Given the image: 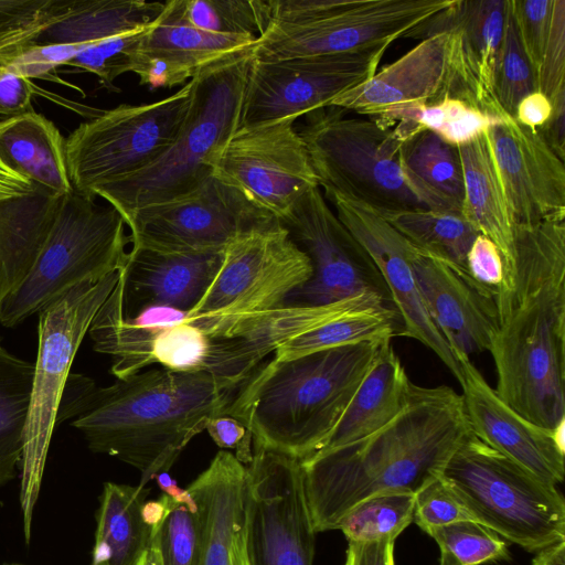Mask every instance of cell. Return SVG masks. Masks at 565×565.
I'll use <instances>...</instances> for the list:
<instances>
[{
	"instance_id": "1",
	"label": "cell",
	"mask_w": 565,
	"mask_h": 565,
	"mask_svg": "<svg viewBox=\"0 0 565 565\" xmlns=\"http://www.w3.org/2000/svg\"><path fill=\"white\" fill-rule=\"evenodd\" d=\"M495 292L490 354L498 396L547 430L565 426V216L515 225Z\"/></svg>"
},
{
	"instance_id": "2",
	"label": "cell",
	"mask_w": 565,
	"mask_h": 565,
	"mask_svg": "<svg viewBox=\"0 0 565 565\" xmlns=\"http://www.w3.org/2000/svg\"><path fill=\"white\" fill-rule=\"evenodd\" d=\"M471 434L462 395L452 387L413 384L402 412L351 444L300 460L316 532L335 530L360 502L385 493H413L441 476Z\"/></svg>"
},
{
	"instance_id": "3",
	"label": "cell",
	"mask_w": 565,
	"mask_h": 565,
	"mask_svg": "<svg viewBox=\"0 0 565 565\" xmlns=\"http://www.w3.org/2000/svg\"><path fill=\"white\" fill-rule=\"evenodd\" d=\"M238 387L207 371H141L99 387L89 377L63 396L56 425L72 419L87 447L136 468L145 484L168 471Z\"/></svg>"
},
{
	"instance_id": "4",
	"label": "cell",
	"mask_w": 565,
	"mask_h": 565,
	"mask_svg": "<svg viewBox=\"0 0 565 565\" xmlns=\"http://www.w3.org/2000/svg\"><path fill=\"white\" fill-rule=\"evenodd\" d=\"M385 340L273 358L242 383L225 415L247 428L254 445L303 460L321 446Z\"/></svg>"
},
{
	"instance_id": "5",
	"label": "cell",
	"mask_w": 565,
	"mask_h": 565,
	"mask_svg": "<svg viewBox=\"0 0 565 565\" xmlns=\"http://www.w3.org/2000/svg\"><path fill=\"white\" fill-rule=\"evenodd\" d=\"M322 109L308 114L311 116L299 135L323 195L340 194L380 213L461 212L458 203L412 171L405 153L409 140L396 127L349 116L339 107Z\"/></svg>"
},
{
	"instance_id": "6",
	"label": "cell",
	"mask_w": 565,
	"mask_h": 565,
	"mask_svg": "<svg viewBox=\"0 0 565 565\" xmlns=\"http://www.w3.org/2000/svg\"><path fill=\"white\" fill-rule=\"evenodd\" d=\"M252 50L202 70L186 119L170 148L141 171L94 192L126 220L138 209L189 194L210 174L212 157L239 128Z\"/></svg>"
},
{
	"instance_id": "7",
	"label": "cell",
	"mask_w": 565,
	"mask_h": 565,
	"mask_svg": "<svg viewBox=\"0 0 565 565\" xmlns=\"http://www.w3.org/2000/svg\"><path fill=\"white\" fill-rule=\"evenodd\" d=\"M454 0H265L258 62L335 55L390 46L415 33Z\"/></svg>"
},
{
	"instance_id": "8",
	"label": "cell",
	"mask_w": 565,
	"mask_h": 565,
	"mask_svg": "<svg viewBox=\"0 0 565 565\" xmlns=\"http://www.w3.org/2000/svg\"><path fill=\"white\" fill-rule=\"evenodd\" d=\"M126 223L108 203L74 189L61 196L49 236L30 273L0 305V324L12 328L40 313L78 284L98 281L126 263Z\"/></svg>"
},
{
	"instance_id": "9",
	"label": "cell",
	"mask_w": 565,
	"mask_h": 565,
	"mask_svg": "<svg viewBox=\"0 0 565 565\" xmlns=\"http://www.w3.org/2000/svg\"><path fill=\"white\" fill-rule=\"evenodd\" d=\"M441 477L476 522L530 552L565 539V502L546 483L470 434Z\"/></svg>"
},
{
	"instance_id": "10",
	"label": "cell",
	"mask_w": 565,
	"mask_h": 565,
	"mask_svg": "<svg viewBox=\"0 0 565 565\" xmlns=\"http://www.w3.org/2000/svg\"><path fill=\"white\" fill-rule=\"evenodd\" d=\"M119 271L83 281L39 313V347L21 461V508L26 541L63 390L89 326L115 288Z\"/></svg>"
},
{
	"instance_id": "11",
	"label": "cell",
	"mask_w": 565,
	"mask_h": 565,
	"mask_svg": "<svg viewBox=\"0 0 565 565\" xmlns=\"http://www.w3.org/2000/svg\"><path fill=\"white\" fill-rule=\"evenodd\" d=\"M193 81L150 104H122L79 124L66 138L75 191L89 198L158 160L178 137L190 109Z\"/></svg>"
},
{
	"instance_id": "12",
	"label": "cell",
	"mask_w": 565,
	"mask_h": 565,
	"mask_svg": "<svg viewBox=\"0 0 565 565\" xmlns=\"http://www.w3.org/2000/svg\"><path fill=\"white\" fill-rule=\"evenodd\" d=\"M312 276L308 255L275 220L231 243L221 268L189 322L201 329L279 308Z\"/></svg>"
},
{
	"instance_id": "13",
	"label": "cell",
	"mask_w": 565,
	"mask_h": 565,
	"mask_svg": "<svg viewBox=\"0 0 565 565\" xmlns=\"http://www.w3.org/2000/svg\"><path fill=\"white\" fill-rule=\"evenodd\" d=\"M275 220L212 173L186 195L136 210L126 225L135 247L195 254L224 252Z\"/></svg>"
},
{
	"instance_id": "14",
	"label": "cell",
	"mask_w": 565,
	"mask_h": 565,
	"mask_svg": "<svg viewBox=\"0 0 565 565\" xmlns=\"http://www.w3.org/2000/svg\"><path fill=\"white\" fill-rule=\"evenodd\" d=\"M246 468L248 565H312L317 532L300 460L253 444Z\"/></svg>"
},
{
	"instance_id": "15",
	"label": "cell",
	"mask_w": 565,
	"mask_h": 565,
	"mask_svg": "<svg viewBox=\"0 0 565 565\" xmlns=\"http://www.w3.org/2000/svg\"><path fill=\"white\" fill-rule=\"evenodd\" d=\"M280 223L312 265L311 278L281 307L324 306L363 292L376 294L394 307L380 270L331 210L320 186L310 189Z\"/></svg>"
},
{
	"instance_id": "16",
	"label": "cell",
	"mask_w": 565,
	"mask_h": 565,
	"mask_svg": "<svg viewBox=\"0 0 565 565\" xmlns=\"http://www.w3.org/2000/svg\"><path fill=\"white\" fill-rule=\"evenodd\" d=\"M387 46L274 62L253 58L239 127L298 117L328 107L377 71Z\"/></svg>"
},
{
	"instance_id": "17",
	"label": "cell",
	"mask_w": 565,
	"mask_h": 565,
	"mask_svg": "<svg viewBox=\"0 0 565 565\" xmlns=\"http://www.w3.org/2000/svg\"><path fill=\"white\" fill-rule=\"evenodd\" d=\"M294 122L282 119L239 127L210 162L215 177L279 221L310 189L319 186Z\"/></svg>"
},
{
	"instance_id": "18",
	"label": "cell",
	"mask_w": 565,
	"mask_h": 565,
	"mask_svg": "<svg viewBox=\"0 0 565 565\" xmlns=\"http://www.w3.org/2000/svg\"><path fill=\"white\" fill-rule=\"evenodd\" d=\"M323 196L333 204L340 221L380 270L402 321L403 337L415 339L431 350L460 382V366L433 323L417 286L412 260L418 247L376 210L340 194Z\"/></svg>"
},
{
	"instance_id": "19",
	"label": "cell",
	"mask_w": 565,
	"mask_h": 565,
	"mask_svg": "<svg viewBox=\"0 0 565 565\" xmlns=\"http://www.w3.org/2000/svg\"><path fill=\"white\" fill-rule=\"evenodd\" d=\"M423 35L418 44L364 83L339 95L329 106L373 118L446 97L463 100L452 33L437 30Z\"/></svg>"
},
{
	"instance_id": "20",
	"label": "cell",
	"mask_w": 565,
	"mask_h": 565,
	"mask_svg": "<svg viewBox=\"0 0 565 565\" xmlns=\"http://www.w3.org/2000/svg\"><path fill=\"white\" fill-rule=\"evenodd\" d=\"M515 225L565 216V167L540 130L504 118L484 134Z\"/></svg>"
},
{
	"instance_id": "21",
	"label": "cell",
	"mask_w": 565,
	"mask_h": 565,
	"mask_svg": "<svg viewBox=\"0 0 565 565\" xmlns=\"http://www.w3.org/2000/svg\"><path fill=\"white\" fill-rule=\"evenodd\" d=\"M462 399L471 434L546 483L564 480V428L525 419L491 387L469 356L459 354Z\"/></svg>"
},
{
	"instance_id": "22",
	"label": "cell",
	"mask_w": 565,
	"mask_h": 565,
	"mask_svg": "<svg viewBox=\"0 0 565 565\" xmlns=\"http://www.w3.org/2000/svg\"><path fill=\"white\" fill-rule=\"evenodd\" d=\"M412 265L425 308L454 356L489 352L497 326L495 292L420 248Z\"/></svg>"
},
{
	"instance_id": "23",
	"label": "cell",
	"mask_w": 565,
	"mask_h": 565,
	"mask_svg": "<svg viewBox=\"0 0 565 565\" xmlns=\"http://www.w3.org/2000/svg\"><path fill=\"white\" fill-rule=\"evenodd\" d=\"M257 38L222 35L198 30L179 14L174 0L139 35L130 72L150 89L171 88L202 70L250 50Z\"/></svg>"
},
{
	"instance_id": "24",
	"label": "cell",
	"mask_w": 565,
	"mask_h": 565,
	"mask_svg": "<svg viewBox=\"0 0 565 565\" xmlns=\"http://www.w3.org/2000/svg\"><path fill=\"white\" fill-rule=\"evenodd\" d=\"M507 13L508 0H454L450 7L417 30L420 34L437 30L452 33L463 100L499 119L509 118L500 108L494 92Z\"/></svg>"
},
{
	"instance_id": "25",
	"label": "cell",
	"mask_w": 565,
	"mask_h": 565,
	"mask_svg": "<svg viewBox=\"0 0 565 565\" xmlns=\"http://www.w3.org/2000/svg\"><path fill=\"white\" fill-rule=\"evenodd\" d=\"M223 254H173L132 246L119 270L125 315L149 305L191 311L217 275Z\"/></svg>"
},
{
	"instance_id": "26",
	"label": "cell",
	"mask_w": 565,
	"mask_h": 565,
	"mask_svg": "<svg viewBox=\"0 0 565 565\" xmlns=\"http://www.w3.org/2000/svg\"><path fill=\"white\" fill-rule=\"evenodd\" d=\"M247 468L220 450L186 488L201 520L198 565H231L234 539L245 524Z\"/></svg>"
},
{
	"instance_id": "27",
	"label": "cell",
	"mask_w": 565,
	"mask_h": 565,
	"mask_svg": "<svg viewBox=\"0 0 565 565\" xmlns=\"http://www.w3.org/2000/svg\"><path fill=\"white\" fill-rule=\"evenodd\" d=\"M413 384L391 339L385 340L334 426L312 455L351 444L384 427L406 406Z\"/></svg>"
},
{
	"instance_id": "28",
	"label": "cell",
	"mask_w": 565,
	"mask_h": 565,
	"mask_svg": "<svg viewBox=\"0 0 565 565\" xmlns=\"http://www.w3.org/2000/svg\"><path fill=\"white\" fill-rule=\"evenodd\" d=\"M65 142L56 125L35 110L0 119V161L58 195L73 190Z\"/></svg>"
},
{
	"instance_id": "29",
	"label": "cell",
	"mask_w": 565,
	"mask_h": 565,
	"mask_svg": "<svg viewBox=\"0 0 565 565\" xmlns=\"http://www.w3.org/2000/svg\"><path fill=\"white\" fill-rule=\"evenodd\" d=\"M457 148L463 178L461 214L495 244L507 271L514 264L515 223L486 135Z\"/></svg>"
},
{
	"instance_id": "30",
	"label": "cell",
	"mask_w": 565,
	"mask_h": 565,
	"mask_svg": "<svg viewBox=\"0 0 565 565\" xmlns=\"http://www.w3.org/2000/svg\"><path fill=\"white\" fill-rule=\"evenodd\" d=\"M61 196L36 186L28 195L0 202V305L34 265Z\"/></svg>"
},
{
	"instance_id": "31",
	"label": "cell",
	"mask_w": 565,
	"mask_h": 565,
	"mask_svg": "<svg viewBox=\"0 0 565 565\" xmlns=\"http://www.w3.org/2000/svg\"><path fill=\"white\" fill-rule=\"evenodd\" d=\"M164 2L142 0H63L55 21L36 45H89L142 30L162 12Z\"/></svg>"
},
{
	"instance_id": "32",
	"label": "cell",
	"mask_w": 565,
	"mask_h": 565,
	"mask_svg": "<svg viewBox=\"0 0 565 565\" xmlns=\"http://www.w3.org/2000/svg\"><path fill=\"white\" fill-rule=\"evenodd\" d=\"M149 492L141 483L104 484L96 516L93 565H137L153 534L142 514Z\"/></svg>"
},
{
	"instance_id": "33",
	"label": "cell",
	"mask_w": 565,
	"mask_h": 565,
	"mask_svg": "<svg viewBox=\"0 0 565 565\" xmlns=\"http://www.w3.org/2000/svg\"><path fill=\"white\" fill-rule=\"evenodd\" d=\"M159 330L139 328L129 322L124 312L122 285L118 278L87 333L94 350L111 358L113 375L125 379L156 363L153 342Z\"/></svg>"
},
{
	"instance_id": "34",
	"label": "cell",
	"mask_w": 565,
	"mask_h": 565,
	"mask_svg": "<svg viewBox=\"0 0 565 565\" xmlns=\"http://www.w3.org/2000/svg\"><path fill=\"white\" fill-rule=\"evenodd\" d=\"M397 335L403 337L397 311L384 302H375L292 337L273 353L276 360H288L343 344Z\"/></svg>"
},
{
	"instance_id": "35",
	"label": "cell",
	"mask_w": 565,
	"mask_h": 565,
	"mask_svg": "<svg viewBox=\"0 0 565 565\" xmlns=\"http://www.w3.org/2000/svg\"><path fill=\"white\" fill-rule=\"evenodd\" d=\"M34 363L11 353L0 337V486L21 466Z\"/></svg>"
},
{
	"instance_id": "36",
	"label": "cell",
	"mask_w": 565,
	"mask_h": 565,
	"mask_svg": "<svg viewBox=\"0 0 565 565\" xmlns=\"http://www.w3.org/2000/svg\"><path fill=\"white\" fill-rule=\"evenodd\" d=\"M381 214L418 248L468 274L467 254L479 233L461 212L416 210Z\"/></svg>"
},
{
	"instance_id": "37",
	"label": "cell",
	"mask_w": 565,
	"mask_h": 565,
	"mask_svg": "<svg viewBox=\"0 0 565 565\" xmlns=\"http://www.w3.org/2000/svg\"><path fill=\"white\" fill-rule=\"evenodd\" d=\"M377 119L385 126L397 125L413 135L429 130L454 147L469 143L501 120L454 97L435 104L405 107Z\"/></svg>"
},
{
	"instance_id": "38",
	"label": "cell",
	"mask_w": 565,
	"mask_h": 565,
	"mask_svg": "<svg viewBox=\"0 0 565 565\" xmlns=\"http://www.w3.org/2000/svg\"><path fill=\"white\" fill-rule=\"evenodd\" d=\"M414 494L395 492L371 497L348 511L335 530L349 542H394L413 522Z\"/></svg>"
},
{
	"instance_id": "39",
	"label": "cell",
	"mask_w": 565,
	"mask_h": 565,
	"mask_svg": "<svg viewBox=\"0 0 565 565\" xmlns=\"http://www.w3.org/2000/svg\"><path fill=\"white\" fill-rule=\"evenodd\" d=\"M191 26L214 34L258 38L266 26L264 0H174Z\"/></svg>"
},
{
	"instance_id": "40",
	"label": "cell",
	"mask_w": 565,
	"mask_h": 565,
	"mask_svg": "<svg viewBox=\"0 0 565 565\" xmlns=\"http://www.w3.org/2000/svg\"><path fill=\"white\" fill-rule=\"evenodd\" d=\"M405 153L408 167L419 179L461 206L463 178L457 147L423 130L407 142Z\"/></svg>"
},
{
	"instance_id": "41",
	"label": "cell",
	"mask_w": 565,
	"mask_h": 565,
	"mask_svg": "<svg viewBox=\"0 0 565 565\" xmlns=\"http://www.w3.org/2000/svg\"><path fill=\"white\" fill-rule=\"evenodd\" d=\"M63 0H0V62L13 63L58 17Z\"/></svg>"
},
{
	"instance_id": "42",
	"label": "cell",
	"mask_w": 565,
	"mask_h": 565,
	"mask_svg": "<svg viewBox=\"0 0 565 565\" xmlns=\"http://www.w3.org/2000/svg\"><path fill=\"white\" fill-rule=\"evenodd\" d=\"M426 533L439 546V565H481L509 556L504 540L476 521H458Z\"/></svg>"
},
{
	"instance_id": "43",
	"label": "cell",
	"mask_w": 565,
	"mask_h": 565,
	"mask_svg": "<svg viewBox=\"0 0 565 565\" xmlns=\"http://www.w3.org/2000/svg\"><path fill=\"white\" fill-rule=\"evenodd\" d=\"M536 90V79L521 45L508 0L504 35L498 58L494 92L502 111L514 118L520 102Z\"/></svg>"
},
{
	"instance_id": "44",
	"label": "cell",
	"mask_w": 565,
	"mask_h": 565,
	"mask_svg": "<svg viewBox=\"0 0 565 565\" xmlns=\"http://www.w3.org/2000/svg\"><path fill=\"white\" fill-rule=\"evenodd\" d=\"M153 529L163 565H198L201 520L196 508L171 499L164 518Z\"/></svg>"
},
{
	"instance_id": "45",
	"label": "cell",
	"mask_w": 565,
	"mask_h": 565,
	"mask_svg": "<svg viewBox=\"0 0 565 565\" xmlns=\"http://www.w3.org/2000/svg\"><path fill=\"white\" fill-rule=\"evenodd\" d=\"M210 350L209 334L190 322L160 329L153 342L154 362L174 372L205 371Z\"/></svg>"
},
{
	"instance_id": "46",
	"label": "cell",
	"mask_w": 565,
	"mask_h": 565,
	"mask_svg": "<svg viewBox=\"0 0 565 565\" xmlns=\"http://www.w3.org/2000/svg\"><path fill=\"white\" fill-rule=\"evenodd\" d=\"M145 29L86 45L64 65L93 73L104 88L118 92L114 81L130 72L131 57Z\"/></svg>"
},
{
	"instance_id": "47",
	"label": "cell",
	"mask_w": 565,
	"mask_h": 565,
	"mask_svg": "<svg viewBox=\"0 0 565 565\" xmlns=\"http://www.w3.org/2000/svg\"><path fill=\"white\" fill-rule=\"evenodd\" d=\"M509 1L521 45L536 79L550 34L555 0Z\"/></svg>"
},
{
	"instance_id": "48",
	"label": "cell",
	"mask_w": 565,
	"mask_h": 565,
	"mask_svg": "<svg viewBox=\"0 0 565 565\" xmlns=\"http://www.w3.org/2000/svg\"><path fill=\"white\" fill-rule=\"evenodd\" d=\"M475 521L462 501L441 477L429 481L414 494L415 522L424 532L458 521Z\"/></svg>"
},
{
	"instance_id": "49",
	"label": "cell",
	"mask_w": 565,
	"mask_h": 565,
	"mask_svg": "<svg viewBox=\"0 0 565 565\" xmlns=\"http://www.w3.org/2000/svg\"><path fill=\"white\" fill-rule=\"evenodd\" d=\"M536 90L554 105L565 97V0H555L542 63L536 75Z\"/></svg>"
},
{
	"instance_id": "50",
	"label": "cell",
	"mask_w": 565,
	"mask_h": 565,
	"mask_svg": "<svg viewBox=\"0 0 565 565\" xmlns=\"http://www.w3.org/2000/svg\"><path fill=\"white\" fill-rule=\"evenodd\" d=\"M466 264L475 281L497 292L503 279V260L491 239L478 234L469 248Z\"/></svg>"
},
{
	"instance_id": "51",
	"label": "cell",
	"mask_w": 565,
	"mask_h": 565,
	"mask_svg": "<svg viewBox=\"0 0 565 565\" xmlns=\"http://www.w3.org/2000/svg\"><path fill=\"white\" fill-rule=\"evenodd\" d=\"M39 88L18 74L11 63L0 62V116L7 118L33 111L32 97Z\"/></svg>"
},
{
	"instance_id": "52",
	"label": "cell",
	"mask_w": 565,
	"mask_h": 565,
	"mask_svg": "<svg viewBox=\"0 0 565 565\" xmlns=\"http://www.w3.org/2000/svg\"><path fill=\"white\" fill-rule=\"evenodd\" d=\"M213 441L222 449L235 450L236 459L248 465L253 458V437L247 428L228 415L213 417L205 428Z\"/></svg>"
},
{
	"instance_id": "53",
	"label": "cell",
	"mask_w": 565,
	"mask_h": 565,
	"mask_svg": "<svg viewBox=\"0 0 565 565\" xmlns=\"http://www.w3.org/2000/svg\"><path fill=\"white\" fill-rule=\"evenodd\" d=\"M125 316L131 324L145 329H164L189 322V311L167 305L145 306Z\"/></svg>"
},
{
	"instance_id": "54",
	"label": "cell",
	"mask_w": 565,
	"mask_h": 565,
	"mask_svg": "<svg viewBox=\"0 0 565 565\" xmlns=\"http://www.w3.org/2000/svg\"><path fill=\"white\" fill-rule=\"evenodd\" d=\"M394 542H349L344 565H395Z\"/></svg>"
},
{
	"instance_id": "55",
	"label": "cell",
	"mask_w": 565,
	"mask_h": 565,
	"mask_svg": "<svg viewBox=\"0 0 565 565\" xmlns=\"http://www.w3.org/2000/svg\"><path fill=\"white\" fill-rule=\"evenodd\" d=\"M552 113L551 100L543 93L534 90L520 102L514 119L529 129L539 130L547 122Z\"/></svg>"
},
{
	"instance_id": "56",
	"label": "cell",
	"mask_w": 565,
	"mask_h": 565,
	"mask_svg": "<svg viewBox=\"0 0 565 565\" xmlns=\"http://www.w3.org/2000/svg\"><path fill=\"white\" fill-rule=\"evenodd\" d=\"M551 148L564 160L565 157V97L553 105L547 122L539 129Z\"/></svg>"
},
{
	"instance_id": "57",
	"label": "cell",
	"mask_w": 565,
	"mask_h": 565,
	"mask_svg": "<svg viewBox=\"0 0 565 565\" xmlns=\"http://www.w3.org/2000/svg\"><path fill=\"white\" fill-rule=\"evenodd\" d=\"M38 185L17 174L0 161V202L32 193Z\"/></svg>"
},
{
	"instance_id": "58",
	"label": "cell",
	"mask_w": 565,
	"mask_h": 565,
	"mask_svg": "<svg viewBox=\"0 0 565 565\" xmlns=\"http://www.w3.org/2000/svg\"><path fill=\"white\" fill-rule=\"evenodd\" d=\"M159 488L163 493L170 497L173 501L185 504L191 509H195V502L186 489H182L170 477L168 471H162L153 477Z\"/></svg>"
},
{
	"instance_id": "59",
	"label": "cell",
	"mask_w": 565,
	"mask_h": 565,
	"mask_svg": "<svg viewBox=\"0 0 565 565\" xmlns=\"http://www.w3.org/2000/svg\"><path fill=\"white\" fill-rule=\"evenodd\" d=\"M531 565H565V540L540 550Z\"/></svg>"
},
{
	"instance_id": "60",
	"label": "cell",
	"mask_w": 565,
	"mask_h": 565,
	"mask_svg": "<svg viewBox=\"0 0 565 565\" xmlns=\"http://www.w3.org/2000/svg\"><path fill=\"white\" fill-rule=\"evenodd\" d=\"M231 565H248L245 551V524L234 539L231 553Z\"/></svg>"
},
{
	"instance_id": "61",
	"label": "cell",
	"mask_w": 565,
	"mask_h": 565,
	"mask_svg": "<svg viewBox=\"0 0 565 565\" xmlns=\"http://www.w3.org/2000/svg\"><path fill=\"white\" fill-rule=\"evenodd\" d=\"M137 565H163L158 543V536L156 530L153 529V534L151 542L147 550L141 555Z\"/></svg>"
},
{
	"instance_id": "62",
	"label": "cell",
	"mask_w": 565,
	"mask_h": 565,
	"mask_svg": "<svg viewBox=\"0 0 565 565\" xmlns=\"http://www.w3.org/2000/svg\"><path fill=\"white\" fill-rule=\"evenodd\" d=\"M6 565H21V564H6Z\"/></svg>"
}]
</instances>
